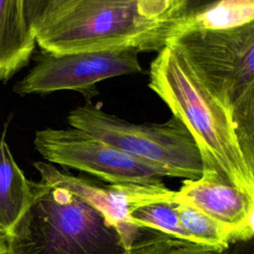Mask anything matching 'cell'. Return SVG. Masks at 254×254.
Wrapping results in <instances>:
<instances>
[{
	"label": "cell",
	"instance_id": "cell-17",
	"mask_svg": "<svg viewBox=\"0 0 254 254\" xmlns=\"http://www.w3.org/2000/svg\"><path fill=\"white\" fill-rule=\"evenodd\" d=\"M213 1H216V0H190L189 4H188V9L187 10L198 8V7H201V6L206 5L208 3H211Z\"/></svg>",
	"mask_w": 254,
	"mask_h": 254
},
{
	"label": "cell",
	"instance_id": "cell-16",
	"mask_svg": "<svg viewBox=\"0 0 254 254\" xmlns=\"http://www.w3.org/2000/svg\"><path fill=\"white\" fill-rule=\"evenodd\" d=\"M59 1L60 0H23L24 17L32 32Z\"/></svg>",
	"mask_w": 254,
	"mask_h": 254
},
{
	"label": "cell",
	"instance_id": "cell-5",
	"mask_svg": "<svg viewBox=\"0 0 254 254\" xmlns=\"http://www.w3.org/2000/svg\"><path fill=\"white\" fill-rule=\"evenodd\" d=\"M70 127L166 170L170 177L197 180L203 163L186 125L176 116L163 123H133L87 102L67 115Z\"/></svg>",
	"mask_w": 254,
	"mask_h": 254
},
{
	"label": "cell",
	"instance_id": "cell-15",
	"mask_svg": "<svg viewBox=\"0 0 254 254\" xmlns=\"http://www.w3.org/2000/svg\"><path fill=\"white\" fill-rule=\"evenodd\" d=\"M130 217L138 227L158 230L174 237L190 241L180 221L176 202L160 201L149 203L134 209Z\"/></svg>",
	"mask_w": 254,
	"mask_h": 254
},
{
	"label": "cell",
	"instance_id": "cell-2",
	"mask_svg": "<svg viewBox=\"0 0 254 254\" xmlns=\"http://www.w3.org/2000/svg\"><path fill=\"white\" fill-rule=\"evenodd\" d=\"M149 87L193 137L202 172H213L254 195V167L245 159L228 112L172 45L152 61Z\"/></svg>",
	"mask_w": 254,
	"mask_h": 254
},
{
	"label": "cell",
	"instance_id": "cell-13",
	"mask_svg": "<svg viewBox=\"0 0 254 254\" xmlns=\"http://www.w3.org/2000/svg\"><path fill=\"white\" fill-rule=\"evenodd\" d=\"M180 221L191 242L217 250H226L232 242L231 231L202 211L185 204L177 203Z\"/></svg>",
	"mask_w": 254,
	"mask_h": 254
},
{
	"label": "cell",
	"instance_id": "cell-4",
	"mask_svg": "<svg viewBox=\"0 0 254 254\" xmlns=\"http://www.w3.org/2000/svg\"><path fill=\"white\" fill-rule=\"evenodd\" d=\"M228 112L246 161L254 167V22L194 31L171 41Z\"/></svg>",
	"mask_w": 254,
	"mask_h": 254
},
{
	"label": "cell",
	"instance_id": "cell-7",
	"mask_svg": "<svg viewBox=\"0 0 254 254\" xmlns=\"http://www.w3.org/2000/svg\"><path fill=\"white\" fill-rule=\"evenodd\" d=\"M143 68L135 51H92L54 54L43 51L34 67L14 87L21 94L73 90L89 97L107 78L135 74Z\"/></svg>",
	"mask_w": 254,
	"mask_h": 254
},
{
	"label": "cell",
	"instance_id": "cell-8",
	"mask_svg": "<svg viewBox=\"0 0 254 254\" xmlns=\"http://www.w3.org/2000/svg\"><path fill=\"white\" fill-rule=\"evenodd\" d=\"M34 167L40 177L66 189L95 208L113 226L129 251L144 228L132 221L130 214L137 207L160 201H172L175 190L163 183L158 184H108L97 185L89 180L64 173L55 165L38 161Z\"/></svg>",
	"mask_w": 254,
	"mask_h": 254
},
{
	"label": "cell",
	"instance_id": "cell-10",
	"mask_svg": "<svg viewBox=\"0 0 254 254\" xmlns=\"http://www.w3.org/2000/svg\"><path fill=\"white\" fill-rule=\"evenodd\" d=\"M35 46L23 0H0V80L9 79L29 63Z\"/></svg>",
	"mask_w": 254,
	"mask_h": 254
},
{
	"label": "cell",
	"instance_id": "cell-6",
	"mask_svg": "<svg viewBox=\"0 0 254 254\" xmlns=\"http://www.w3.org/2000/svg\"><path fill=\"white\" fill-rule=\"evenodd\" d=\"M35 149L48 162L75 169L109 184H158L169 173L74 127L36 132Z\"/></svg>",
	"mask_w": 254,
	"mask_h": 254
},
{
	"label": "cell",
	"instance_id": "cell-1",
	"mask_svg": "<svg viewBox=\"0 0 254 254\" xmlns=\"http://www.w3.org/2000/svg\"><path fill=\"white\" fill-rule=\"evenodd\" d=\"M190 0H60L33 30L42 51L159 53L175 38Z\"/></svg>",
	"mask_w": 254,
	"mask_h": 254
},
{
	"label": "cell",
	"instance_id": "cell-18",
	"mask_svg": "<svg viewBox=\"0 0 254 254\" xmlns=\"http://www.w3.org/2000/svg\"><path fill=\"white\" fill-rule=\"evenodd\" d=\"M0 254H6V246L2 235H0Z\"/></svg>",
	"mask_w": 254,
	"mask_h": 254
},
{
	"label": "cell",
	"instance_id": "cell-9",
	"mask_svg": "<svg viewBox=\"0 0 254 254\" xmlns=\"http://www.w3.org/2000/svg\"><path fill=\"white\" fill-rule=\"evenodd\" d=\"M172 201L190 205L226 226L232 242L253 236L254 195L213 172H202L197 180H185Z\"/></svg>",
	"mask_w": 254,
	"mask_h": 254
},
{
	"label": "cell",
	"instance_id": "cell-12",
	"mask_svg": "<svg viewBox=\"0 0 254 254\" xmlns=\"http://www.w3.org/2000/svg\"><path fill=\"white\" fill-rule=\"evenodd\" d=\"M252 22L254 0H216L187 10L180 21L175 38L194 31L230 30Z\"/></svg>",
	"mask_w": 254,
	"mask_h": 254
},
{
	"label": "cell",
	"instance_id": "cell-3",
	"mask_svg": "<svg viewBox=\"0 0 254 254\" xmlns=\"http://www.w3.org/2000/svg\"><path fill=\"white\" fill-rule=\"evenodd\" d=\"M32 200L9 233L6 254H128L115 228L91 205L40 177Z\"/></svg>",
	"mask_w": 254,
	"mask_h": 254
},
{
	"label": "cell",
	"instance_id": "cell-11",
	"mask_svg": "<svg viewBox=\"0 0 254 254\" xmlns=\"http://www.w3.org/2000/svg\"><path fill=\"white\" fill-rule=\"evenodd\" d=\"M0 139V235L10 232L32 200L31 181H29L5 141Z\"/></svg>",
	"mask_w": 254,
	"mask_h": 254
},
{
	"label": "cell",
	"instance_id": "cell-14",
	"mask_svg": "<svg viewBox=\"0 0 254 254\" xmlns=\"http://www.w3.org/2000/svg\"><path fill=\"white\" fill-rule=\"evenodd\" d=\"M128 254H225V250H217L158 230L144 228Z\"/></svg>",
	"mask_w": 254,
	"mask_h": 254
}]
</instances>
